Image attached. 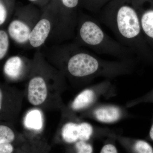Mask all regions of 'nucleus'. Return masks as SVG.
I'll return each mask as SVG.
<instances>
[{
  "label": "nucleus",
  "instance_id": "14",
  "mask_svg": "<svg viewBox=\"0 0 153 153\" xmlns=\"http://www.w3.org/2000/svg\"><path fill=\"white\" fill-rule=\"evenodd\" d=\"M25 124L29 128L40 129L42 127V117L41 112L37 110L29 112L25 119Z\"/></svg>",
  "mask_w": 153,
  "mask_h": 153
},
{
  "label": "nucleus",
  "instance_id": "17",
  "mask_svg": "<svg viewBox=\"0 0 153 153\" xmlns=\"http://www.w3.org/2000/svg\"><path fill=\"white\" fill-rule=\"evenodd\" d=\"M80 134L79 141L86 142L89 140L93 133V128L90 124L82 123L79 124Z\"/></svg>",
  "mask_w": 153,
  "mask_h": 153
},
{
  "label": "nucleus",
  "instance_id": "19",
  "mask_svg": "<svg viewBox=\"0 0 153 153\" xmlns=\"http://www.w3.org/2000/svg\"><path fill=\"white\" fill-rule=\"evenodd\" d=\"M109 0H84V4L92 11L99 10Z\"/></svg>",
  "mask_w": 153,
  "mask_h": 153
},
{
  "label": "nucleus",
  "instance_id": "15",
  "mask_svg": "<svg viewBox=\"0 0 153 153\" xmlns=\"http://www.w3.org/2000/svg\"><path fill=\"white\" fill-rule=\"evenodd\" d=\"M10 39L7 30L0 28V61L7 55L10 47Z\"/></svg>",
  "mask_w": 153,
  "mask_h": 153
},
{
  "label": "nucleus",
  "instance_id": "24",
  "mask_svg": "<svg viewBox=\"0 0 153 153\" xmlns=\"http://www.w3.org/2000/svg\"><path fill=\"white\" fill-rule=\"evenodd\" d=\"M149 135L151 139H152V140L153 141V124L152 125V127H151V128L150 131Z\"/></svg>",
  "mask_w": 153,
  "mask_h": 153
},
{
  "label": "nucleus",
  "instance_id": "6",
  "mask_svg": "<svg viewBox=\"0 0 153 153\" xmlns=\"http://www.w3.org/2000/svg\"><path fill=\"white\" fill-rule=\"evenodd\" d=\"M48 95V84L45 77L36 74L30 78L28 84L29 102L35 106L44 103Z\"/></svg>",
  "mask_w": 153,
  "mask_h": 153
},
{
  "label": "nucleus",
  "instance_id": "5",
  "mask_svg": "<svg viewBox=\"0 0 153 153\" xmlns=\"http://www.w3.org/2000/svg\"><path fill=\"white\" fill-rule=\"evenodd\" d=\"M53 28L52 17H43L33 28L29 38L30 47L39 48L46 43Z\"/></svg>",
  "mask_w": 153,
  "mask_h": 153
},
{
  "label": "nucleus",
  "instance_id": "8",
  "mask_svg": "<svg viewBox=\"0 0 153 153\" xmlns=\"http://www.w3.org/2000/svg\"><path fill=\"white\" fill-rule=\"evenodd\" d=\"M13 93L10 88L0 83V120H10L13 115Z\"/></svg>",
  "mask_w": 153,
  "mask_h": 153
},
{
  "label": "nucleus",
  "instance_id": "18",
  "mask_svg": "<svg viewBox=\"0 0 153 153\" xmlns=\"http://www.w3.org/2000/svg\"><path fill=\"white\" fill-rule=\"evenodd\" d=\"M134 149L137 153H153L152 147L142 140L137 141L134 144Z\"/></svg>",
  "mask_w": 153,
  "mask_h": 153
},
{
  "label": "nucleus",
  "instance_id": "9",
  "mask_svg": "<svg viewBox=\"0 0 153 153\" xmlns=\"http://www.w3.org/2000/svg\"><path fill=\"white\" fill-rule=\"evenodd\" d=\"M94 116L101 122L111 123L118 120L120 117L121 112L116 107H104L97 109L94 112Z\"/></svg>",
  "mask_w": 153,
  "mask_h": 153
},
{
  "label": "nucleus",
  "instance_id": "4",
  "mask_svg": "<svg viewBox=\"0 0 153 153\" xmlns=\"http://www.w3.org/2000/svg\"><path fill=\"white\" fill-rule=\"evenodd\" d=\"M8 24L7 31L10 40L21 47L29 45L30 33L40 18L26 17L16 14Z\"/></svg>",
  "mask_w": 153,
  "mask_h": 153
},
{
  "label": "nucleus",
  "instance_id": "12",
  "mask_svg": "<svg viewBox=\"0 0 153 153\" xmlns=\"http://www.w3.org/2000/svg\"><path fill=\"white\" fill-rule=\"evenodd\" d=\"M79 124L68 123L63 126L62 128L63 139L68 143H73L79 141Z\"/></svg>",
  "mask_w": 153,
  "mask_h": 153
},
{
  "label": "nucleus",
  "instance_id": "11",
  "mask_svg": "<svg viewBox=\"0 0 153 153\" xmlns=\"http://www.w3.org/2000/svg\"><path fill=\"white\" fill-rule=\"evenodd\" d=\"M137 14L142 30L148 38L153 40V8L146 9Z\"/></svg>",
  "mask_w": 153,
  "mask_h": 153
},
{
  "label": "nucleus",
  "instance_id": "23",
  "mask_svg": "<svg viewBox=\"0 0 153 153\" xmlns=\"http://www.w3.org/2000/svg\"><path fill=\"white\" fill-rule=\"evenodd\" d=\"M14 147L11 143L0 144V153H12Z\"/></svg>",
  "mask_w": 153,
  "mask_h": 153
},
{
  "label": "nucleus",
  "instance_id": "16",
  "mask_svg": "<svg viewBox=\"0 0 153 153\" xmlns=\"http://www.w3.org/2000/svg\"><path fill=\"white\" fill-rule=\"evenodd\" d=\"M0 122V144L11 143L15 140V132L10 126Z\"/></svg>",
  "mask_w": 153,
  "mask_h": 153
},
{
  "label": "nucleus",
  "instance_id": "13",
  "mask_svg": "<svg viewBox=\"0 0 153 153\" xmlns=\"http://www.w3.org/2000/svg\"><path fill=\"white\" fill-rule=\"evenodd\" d=\"M14 0H0V28H4L12 19Z\"/></svg>",
  "mask_w": 153,
  "mask_h": 153
},
{
  "label": "nucleus",
  "instance_id": "21",
  "mask_svg": "<svg viewBox=\"0 0 153 153\" xmlns=\"http://www.w3.org/2000/svg\"><path fill=\"white\" fill-rule=\"evenodd\" d=\"M60 1L66 7L75 10L79 4V0H60Z\"/></svg>",
  "mask_w": 153,
  "mask_h": 153
},
{
  "label": "nucleus",
  "instance_id": "1",
  "mask_svg": "<svg viewBox=\"0 0 153 153\" xmlns=\"http://www.w3.org/2000/svg\"><path fill=\"white\" fill-rule=\"evenodd\" d=\"M42 54L46 59L58 62L70 76L76 78L120 74L127 71L130 63L103 60L73 42L56 44Z\"/></svg>",
  "mask_w": 153,
  "mask_h": 153
},
{
  "label": "nucleus",
  "instance_id": "2",
  "mask_svg": "<svg viewBox=\"0 0 153 153\" xmlns=\"http://www.w3.org/2000/svg\"><path fill=\"white\" fill-rule=\"evenodd\" d=\"M100 20L125 47L134 52L140 49L141 27L131 0H112L102 13Z\"/></svg>",
  "mask_w": 153,
  "mask_h": 153
},
{
  "label": "nucleus",
  "instance_id": "10",
  "mask_svg": "<svg viewBox=\"0 0 153 153\" xmlns=\"http://www.w3.org/2000/svg\"><path fill=\"white\" fill-rule=\"evenodd\" d=\"M95 95L93 88H86L82 91L74 99L71 105L72 109L79 110L88 106L93 102Z\"/></svg>",
  "mask_w": 153,
  "mask_h": 153
},
{
  "label": "nucleus",
  "instance_id": "25",
  "mask_svg": "<svg viewBox=\"0 0 153 153\" xmlns=\"http://www.w3.org/2000/svg\"><path fill=\"white\" fill-rule=\"evenodd\" d=\"M30 1L32 2H36L37 1H38V0H30Z\"/></svg>",
  "mask_w": 153,
  "mask_h": 153
},
{
  "label": "nucleus",
  "instance_id": "3",
  "mask_svg": "<svg viewBox=\"0 0 153 153\" xmlns=\"http://www.w3.org/2000/svg\"><path fill=\"white\" fill-rule=\"evenodd\" d=\"M74 42L96 53L109 55L121 60L130 61L134 52L108 36L100 23L88 16L78 17Z\"/></svg>",
  "mask_w": 153,
  "mask_h": 153
},
{
  "label": "nucleus",
  "instance_id": "20",
  "mask_svg": "<svg viewBox=\"0 0 153 153\" xmlns=\"http://www.w3.org/2000/svg\"><path fill=\"white\" fill-rule=\"evenodd\" d=\"M75 147L77 153H93L92 146L85 141H78L76 143Z\"/></svg>",
  "mask_w": 153,
  "mask_h": 153
},
{
  "label": "nucleus",
  "instance_id": "7",
  "mask_svg": "<svg viewBox=\"0 0 153 153\" xmlns=\"http://www.w3.org/2000/svg\"><path fill=\"white\" fill-rule=\"evenodd\" d=\"M27 57L22 55L11 56L7 59L3 66V73L9 81H15L22 78L26 66L32 62Z\"/></svg>",
  "mask_w": 153,
  "mask_h": 153
},
{
  "label": "nucleus",
  "instance_id": "22",
  "mask_svg": "<svg viewBox=\"0 0 153 153\" xmlns=\"http://www.w3.org/2000/svg\"><path fill=\"white\" fill-rule=\"evenodd\" d=\"M100 153H118V152L114 145L107 144L103 146Z\"/></svg>",
  "mask_w": 153,
  "mask_h": 153
}]
</instances>
